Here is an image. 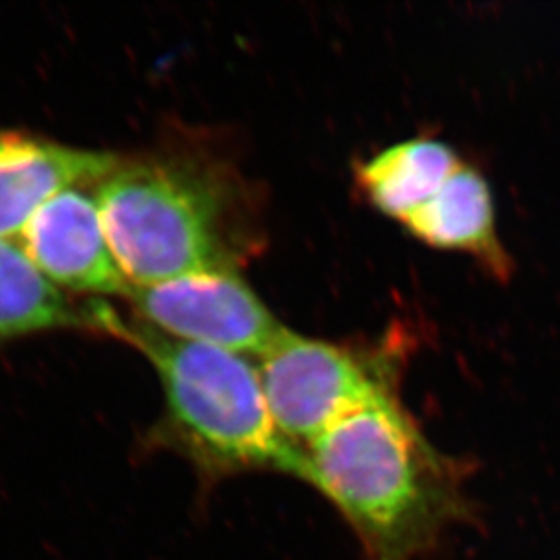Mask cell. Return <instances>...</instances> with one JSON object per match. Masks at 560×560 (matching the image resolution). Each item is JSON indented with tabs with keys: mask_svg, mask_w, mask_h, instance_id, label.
I'll return each mask as SVG.
<instances>
[{
	"mask_svg": "<svg viewBox=\"0 0 560 560\" xmlns=\"http://www.w3.org/2000/svg\"><path fill=\"white\" fill-rule=\"evenodd\" d=\"M107 240L131 285L229 267L220 200L209 184L160 162L118 164L95 189Z\"/></svg>",
	"mask_w": 560,
	"mask_h": 560,
	"instance_id": "cell-3",
	"label": "cell"
},
{
	"mask_svg": "<svg viewBox=\"0 0 560 560\" xmlns=\"http://www.w3.org/2000/svg\"><path fill=\"white\" fill-rule=\"evenodd\" d=\"M256 369L276 429L300 450L339 419L388 394L380 377L347 350L287 327Z\"/></svg>",
	"mask_w": 560,
	"mask_h": 560,
	"instance_id": "cell-4",
	"label": "cell"
},
{
	"mask_svg": "<svg viewBox=\"0 0 560 560\" xmlns=\"http://www.w3.org/2000/svg\"><path fill=\"white\" fill-rule=\"evenodd\" d=\"M118 164L112 153L0 129V240L19 238L60 190L98 184Z\"/></svg>",
	"mask_w": 560,
	"mask_h": 560,
	"instance_id": "cell-7",
	"label": "cell"
},
{
	"mask_svg": "<svg viewBox=\"0 0 560 560\" xmlns=\"http://www.w3.org/2000/svg\"><path fill=\"white\" fill-rule=\"evenodd\" d=\"M296 477L354 529L369 560H419L465 517L459 466L383 394L303 446Z\"/></svg>",
	"mask_w": 560,
	"mask_h": 560,
	"instance_id": "cell-1",
	"label": "cell"
},
{
	"mask_svg": "<svg viewBox=\"0 0 560 560\" xmlns=\"http://www.w3.org/2000/svg\"><path fill=\"white\" fill-rule=\"evenodd\" d=\"M88 319L35 267L19 242L0 240V341ZM90 322V319H88Z\"/></svg>",
	"mask_w": 560,
	"mask_h": 560,
	"instance_id": "cell-10",
	"label": "cell"
},
{
	"mask_svg": "<svg viewBox=\"0 0 560 560\" xmlns=\"http://www.w3.org/2000/svg\"><path fill=\"white\" fill-rule=\"evenodd\" d=\"M19 245L54 285L124 298L131 291L107 240L96 195L85 186L49 198L27 222Z\"/></svg>",
	"mask_w": 560,
	"mask_h": 560,
	"instance_id": "cell-6",
	"label": "cell"
},
{
	"mask_svg": "<svg viewBox=\"0 0 560 560\" xmlns=\"http://www.w3.org/2000/svg\"><path fill=\"white\" fill-rule=\"evenodd\" d=\"M90 322L122 336L151 361L164 386L167 438L203 476H296L302 450L276 429L249 358L171 338L148 323L129 325L107 307H93Z\"/></svg>",
	"mask_w": 560,
	"mask_h": 560,
	"instance_id": "cell-2",
	"label": "cell"
},
{
	"mask_svg": "<svg viewBox=\"0 0 560 560\" xmlns=\"http://www.w3.org/2000/svg\"><path fill=\"white\" fill-rule=\"evenodd\" d=\"M127 300L148 325L171 338L258 360L280 338L281 325L231 267L131 285Z\"/></svg>",
	"mask_w": 560,
	"mask_h": 560,
	"instance_id": "cell-5",
	"label": "cell"
},
{
	"mask_svg": "<svg viewBox=\"0 0 560 560\" xmlns=\"http://www.w3.org/2000/svg\"><path fill=\"white\" fill-rule=\"evenodd\" d=\"M460 165L446 143L413 138L375 154L361 167L360 180L381 211L405 222Z\"/></svg>",
	"mask_w": 560,
	"mask_h": 560,
	"instance_id": "cell-8",
	"label": "cell"
},
{
	"mask_svg": "<svg viewBox=\"0 0 560 560\" xmlns=\"http://www.w3.org/2000/svg\"><path fill=\"white\" fill-rule=\"evenodd\" d=\"M493 222L490 187L477 171L463 164L402 223L410 233L434 247L470 250L492 256L493 261L499 253Z\"/></svg>",
	"mask_w": 560,
	"mask_h": 560,
	"instance_id": "cell-9",
	"label": "cell"
}]
</instances>
